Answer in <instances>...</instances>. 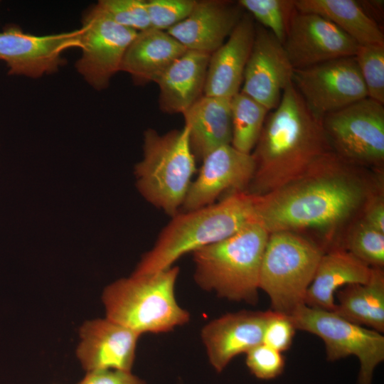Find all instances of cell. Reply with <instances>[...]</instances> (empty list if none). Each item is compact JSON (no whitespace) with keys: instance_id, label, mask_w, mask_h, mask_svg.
Masks as SVG:
<instances>
[{"instance_id":"1","label":"cell","mask_w":384,"mask_h":384,"mask_svg":"<svg viewBox=\"0 0 384 384\" xmlns=\"http://www.w3.org/2000/svg\"><path fill=\"white\" fill-rule=\"evenodd\" d=\"M353 165L333 150L329 151L302 176L255 196L256 220L269 233L341 224L370 195Z\"/></svg>"},{"instance_id":"30","label":"cell","mask_w":384,"mask_h":384,"mask_svg":"<svg viewBox=\"0 0 384 384\" xmlns=\"http://www.w3.org/2000/svg\"><path fill=\"white\" fill-rule=\"evenodd\" d=\"M95 5L124 27L137 32L151 28L145 0H100Z\"/></svg>"},{"instance_id":"29","label":"cell","mask_w":384,"mask_h":384,"mask_svg":"<svg viewBox=\"0 0 384 384\" xmlns=\"http://www.w3.org/2000/svg\"><path fill=\"white\" fill-rule=\"evenodd\" d=\"M345 250L370 267L384 265V233L359 221L349 233Z\"/></svg>"},{"instance_id":"34","label":"cell","mask_w":384,"mask_h":384,"mask_svg":"<svg viewBox=\"0 0 384 384\" xmlns=\"http://www.w3.org/2000/svg\"><path fill=\"white\" fill-rule=\"evenodd\" d=\"M78 384H147L131 371L105 369L87 372Z\"/></svg>"},{"instance_id":"6","label":"cell","mask_w":384,"mask_h":384,"mask_svg":"<svg viewBox=\"0 0 384 384\" xmlns=\"http://www.w3.org/2000/svg\"><path fill=\"white\" fill-rule=\"evenodd\" d=\"M196 170L187 127L164 134L153 129L145 131L143 158L135 165L134 174L138 191L149 203L174 216Z\"/></svg>"},{"instance_id":"25","label":"cell","mask_w":384,"mask_h":384,"mask_svg":"<svg viewBox=\"0 0 384 384\" xmlns=\"http://www.w3.org/2000/svg\"><path fill=\"white\" fill-rule=\"evenodd\" d=\"M297 11L319 14L335 24L358 45L384 44L381 28L355 0H294Z\"/></svg>"},{"instance_id":"35","label":"cell","mask_w":384,"mask_h":384,"mask_svg":"<svg viewBox=\"0 0 384 384\" xmlns=\"http://www.w3.org/2000/svg\"><path fill=\"white\" fill-rule=\"evenodd\" d=\"M366 203L363 220L368 225L384 233L383 197L380 195H369Z\"/></svg>"},{"instance_id":"3","label":"cell","mask_w":384,"mask_h":384,"mask_svg":"<svg viewBox=\"0 0 384 384\" xmlns=\"http://www.w3.org/2000/svg\"><path fill=\"white\" fill-rule=\"evenodd\" d=\"M256 196L245 191L228 194L218 202L178 213L144 254L133 274L166 270L183 255L223 240L257 221Z\"/></svg>"},{"instance_id":"26","label":"cell","mask_w":384,"mask_h":384,"mask_svg":"<svg viewBox=\"0 0 384 384\" xmlns=\"http://www.w3.org/2000/svg\"><path fill=\"white\" fill-rule=\"evenodd\" d=\"M230 110L231 145L242 152L250 154L270 111L240 91L230 99Z\"/></svg>"},{"instance_id":"11","label":"cell","mask_w":384,"mask_h":384,"mask_svg":"<svg viewBox=\"0 0 384 384\" xmlns=\"http://www.w3.org/2000/svg\"><path fill=\"white\" fill-rule=\"evenodd\" d=\"M292 83L320 118L368 97L354 56L294 69Z\"/></svg>"},{"instance_id":"2","label":"cell","mask_w":384,"mask_h":384,"mask_svg":"<svg viewBox=\"0 0 384 384\" xmlns=\"http://www.w3.org/2000/svg\"><path fill=\"white\" fill-rule=\"evenodd\" d=\"M251 153L255 172L245 191L263 196L298 178L332 151L322 119L308 107L293 83L270 111Z\"/></svg>"},{"instance_id":"19","label":"cell","mask_w":384,"mask_h":384,"mask_svg":"<svg viewBox=\"0 0 384 384\" xmlns=\"http://www.w3.org/2000/svg\"><path fill=\"white\" fill-rule=\"evenodd\" d=\"M255 26L253 18L243 14L227 40L210 55L204 95L231 99L240 92Z\"/></svg>"},{"instance_id":"13","label":"cell","mask_w":384,"mask_h":384,"mask_svg":"<svg viewBox=\"0 0 384 384\" xmlns=\"http://www.w3.org/2000/svg\"><path fill=\"white\" fill-rule=\"evenodd\" d=\"M283 46L293 68L302 69L354 56L358 44L327 18L296 9Z\"/></svg>"},{"instance_id":"33","label":"cell","mask_w":384,"mask_h":384,"mask_svg":"<svg viewBox=\"0 0 384 384\" xmlns=\"http://www.w3.org/2000/svg\"><path fill=\"white\" fill-rule=\"evenodd\" d=\"M296 331L289 316L274 311L265 326L262 343L284 352L291 347Z\"/></svg>"},{"instance_id":"16","label":"cell","mask_w":384,"mask_h":384,"mask_svg":"<svg viewBox=\"0 0 384 384\" xmlns=\"http://www.w3.org/2000/svg\"><path fill=\"white\" fill-rule=\"evenodd\" d=\"M274 311L241 310L216 318L201 329V337L213 368L222 372L237 356L262 343Z\"/></svg>"},{"instance_id":"20","label":"cell","mask_w":384,"mask_h":384,"mask_svg":"<svg viewBox=\"0 0 384 384\" xmlns=\"http://www.w3.org/2000/svg\"><path fill=\"white\" fill-rule=\"evenodd\" d=\"M372 267L344 248H334L322 255L304 304L334 311L336 293L352 284H363L370 278Z\"/></svg>"},{"instance_id":"18","label":"cell","mask_w":384,"mask_h":384,"mask_svg":"<svg viewBox=\"0 0 384 384\" xmlns=\"http://www.w3.org/2000/svg\"><path fill=\"white\" fill-rule=\"evenodd\" d=\"M242 14L238 2L197 1L190 14L166 32L187 50L211 55L228 38Z\"/></svg>"},{"instance_id":"9","label":"cell","mask_w":384,"mask_h":384,"mask_svg":"<svg viewBox=\"0 0 384 384\" xmlns=\"http://www.w3.org/2000/svg\"><path fill=\"white\" fill-rule=\"evenodd\" d=\"M322 124L332 150L353 164L384 160V105L366 97L326 114Z\"/></svg>"},{"instance_id":"15","label":"cell","mask_w":384,"mask_h":384,"mask_svg":"<svg viewBox=\"0 0 384 384\" xmlns=\"http://www.w3.org/2000/svg\"><path fill=\"white\" fill-rule=\"evenodd\" d=\"M293 71L283 44L270 31L256 26L240 92L271 111L292 83Z\"/></svg>"},{"instance_id":"32","label":"cell","mask_w":384,"mask_h":384,"mask_svg":"<svg viewBox=\"0 0 384 384\" xmlns=\"http://www.w3.org/2000/svg\"><path fill=\"white\" fill-rule=\"evenodd\" d=\"M245 363L250 372L261 380H271L280 375L285 368L282 353L262 343L246 353Z\"/></svg>"},{"instance_id":"14","label":"cell","mask_w":384,"mask_h":384,"mask_svg":"<svg viewBox=\"0 0 384 384\" xmlns=\"http://www.w3.org/2000/svg\"><path fill=\"white\" fill-rule=\"evenodd\" d=\"M255 160L231 144L209 152L202 159L196 178L191 181L182 204L190 211L215 203L223 194L246 191L255 172Z\"/></svg>"},{"instance_id":"8","label":"cell","mask_w":384,"mask_h":384,"mask_svg":"<svg viewBox=\"0 0 384 384\" xmlns=\"http://www.w3.org/2000/svg\"><path fill=\"white\" fill-rule=\"evenodd\" d=\"M289 316L297 330L322 340L329 361L356 356L360 364L358 384H372L375 368L384 361L383 334L352 323L334 311L306 304Z\"/></svg>"},{"instance_id":"24","label":"cell","mask_w":384,"mask_h":384,"mask_svg":"<svg viewBox=\"0 0 384 384\" xmlns=\"http://www.w3.org/2000/svg\"><path fill=\"white\" fill-rule=\"evenodd\" d=\"M334 311L342 318L375 330L384 332V272L372 267L369 280L352 284L338 289Z\"/></svg>"},{"instance_id":"22","label":"cell","mask_w":384,"mask_h":384,"mask_svg":"<svg viewBox=\"0 0 384 384\" xmlns=\"http://www.w3.org/2000/svg\"><path fill=\"white\" fill-rule=\"evenodd\" d=\"M187 49L164 31L149 28L137 33L128 46L120 71L137 85L154 82Z\"/></svg>"},{"instance_id":"10","label":"cell","mask_w":384,"mask_h":384,"mask_svg":"<svg viewBox=\"0 0 384 384\" xmlns=\"http://www.w3.org/2000/svg\"><path fill=\"white\" fill-rule=\"evenodd\" d=\"M81 23V55L75 66L89 85L102 90L120 71L124 54L138 32L117 23L96 5L84 13Z\"/></svg>"},{"instance_id":"27","label":"cell","mask_w":384,"mask_h":384,"mask_svg":"<svg viewBox=\"0 0 384 384\" xmlns=\"http://www.w3.org/2000/svg\"><path fill=\"white\" fill-rule=\"evenodd\" d=\"M238 3L283 44L296 11L294 0H240Z\"/></svg>"},{"instance_id":"5","label":"cell","mask_w":384,"mask_h":384,"mask_svg":"<svg viewBox=\"0 0 384 384\" xmlns=\"http://www.w3.org/2000/svg\"><path fill=\"white\" fill-rule=\"evenodd\" d=\"M179 268L134 274L107 285L102 294L106 317L134 331L165 333L187 324L190 314L177 302L175 286Z\"/></svg>"},{"instance_id":"21","label":"cell","mask_w":384,"mask_h":384,"mask_svg":"<svg viewBox=\"0 0 384 384\" xmlns=\"http://www.w3.org/2000/svg\"><path fill=\"white\" fill-rule=\"evenodd\" d=\"M210 55L187 50L158 78L155 82L162 112L183 113L204 95Z\"/></svg>"},{"instance_id":"28","label":"cell","mask_w":384,"mask_h":384,"mask_svg":"<svg viewBox=\"0 0 384 384\" xmlns=\"http://www.w3.org/2000/svg\"><path fill=\"white\" fill-rule=\"evenodd\" d=\"M354 58L368 97L384 105V44L358 45Z\"/></svg>"},{"instance_id":"36","label":"cell","mask_w":384,"mask_h":384,"mask_svg":"<svg viewBox=\"0 0 384 384\" xmlns=\"http://www.w3.org/2000/svg\"><path fill=\"white\" fill-rule=\"evenodd\" d=\"M358 2L366 14L380 26L383 16V1L370 0Z\"/></svg>"},{"instance_id":"17","label":"cell","mask_w":384,"mask_h":384,"mask_svg":"<svg viewBox=\"0 0 384 384\" xmlns=\"http://www.w3.org/2000/svg\"><path fill=\"white\" fill-rule=\"evenodd\" d=\"M76 356L87 371H131L139 334L106 316L84 322L79 330Z\"/></svg>"},{"instance_id":"7","label":"cell","mask_w":384,"mask_h":384,"mask_svg":"<svg viewBox=\"0 0 384 384\" xmlns=\"http://www.w3.org/2000/svg\"><path fill=\"white\" fill-rule=\"evenodd\" d=\"M324 249L292 231L270 233L263 253L259 288L269 297L272 310L290 316L304 304Z\"/></svg>"},{"instance_id":"12","label":"cell","mask_w":384,"mask_h":384,"mask_svg":"<svg viewBox=\"0 0 384 384\" xmlns=\"http://www.w3.org/2000/svg\"><path fill=\"white\" fill-rule=\"evenodd\" d=\"M80 28L38 36L9 24L0 31V60L10 75L39 78L53 74L65 64V50L80 48Z\"/></svg>"},{"instance_id":"4","label":"cell","mask_w":384,"mask_h":384,"mask_svg":"<svg viewBox=\"0 0 384 384\" xmlns=\"http://www.w3.org/2000/svg\"><path fill=\"white\" fill-rule=\"evenodd\" d=\"M269 235L260 223L254 221L229 238L194 251L196 284L220 298L256 304Z\"/></svg>"},{"instance_id":"31","label":"cell","mask_w":384,"mask_h":384,"mask_svg":"<svg viewBox=\"0 0 384 384\" xmlns=\"http://www.w3.org/2000/svg\"><path fill=\"white\" fill-rule=\"evenodd\" d=\"M196 0H149L146 1L151 28L169 30L184 20L196 4Z\"/></svg>"},{"instance_id":"23","label":"cell","mask_w":384,"mask_h":384,"mask_svg":"<svg viewBox=\"0 0 384 384\" xmlns=\"http://www.w3.org/2000/svg\"><path fill=\"white\" fill-rule=\"evenodd\" d=\"M196 159L213 149L231 144L230 99L203 95L183 113Z\"/></svg>"}]
</instances>
